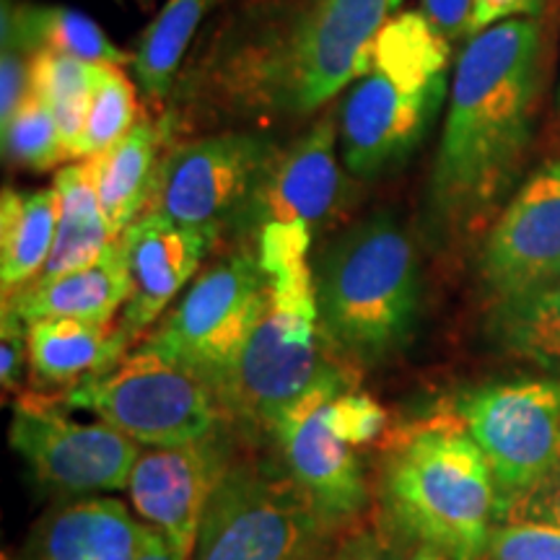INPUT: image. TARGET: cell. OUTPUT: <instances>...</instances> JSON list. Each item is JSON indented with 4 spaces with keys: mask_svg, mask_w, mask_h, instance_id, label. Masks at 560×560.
I'll use <instances>...</instances> for the list:
<instances>
[{
    "mask_svg": "<svg viewBox=\"0 0 560 560\" xmlns=\"http://www.w3.org/2000/svg\"><path fill=\"white\" fill-rule=\"evenodd\" d=\"M402 0H229L179 75L177 122H276L314 115L361 75Z\"/></svg>",
    "mask_w": 560,
    "mask_h": 560,
    "instance_id": "obj_1",
    "label": "cell"
},
{
    "mask_svg": "<svg viewBox=\"0 0 560 560\" xmlns=\"http://www.w3.org/2000/svg\"><path fill=\"white\" fill-rule=\"evenodd\" d=\"M540 50L537 19L490 26L462 50L431 172V206L446 226L486 213L520 170L540 91Z\"/></svg>",
    "mask_w": 560,
    "mask_h": 560,
    "instance_id": "obj_2",
    "label": "cell"
},
{
    "mask_svg": "<svg viewBox=\"0 0 560 560\" xmlns=\"http://www.w3.org/2000/svg\"><path fill=\"white\" fill-rule=\"evenodd\" d=\"M450 45L423 11H400L382 26L338 115L348 174L384 177L416 153L452 89Z\"/></svg>",
    "mask_w": 560,
    "mask_h": 560,
    "instance_id": "obj_3",
    "label": "cell"
},
{
    "mask_svg": "<svg viewBox=\"0 0 560 560\" xmlns=\"http://www.w3.org/2000/svg\"><path fill=\"white\" fill-rule=\"evenodd\" d=\"M268 276V304L244 342L219 400L234 416L265 431L296 397L332 366L319 325L317 285L310 262L312 231L265 226L255 236Z\"/></svg>",
    "mask_w": 560,
    "mask_h": 560,
    "instance_id": "obj_4",
    "label": "cell"
},
{
    "mask_svg": "<svg viewBox=\"0 0 560 560\" xmlns=\"http://www.w3.org/2000/svg\"><path fill=\"white\" fill-rule=\"evenodd\" d=\"M314 285L322 332L346 359L382 363L416 332L418 249L392 213H374L342 231L319 257Z\"/></svg>",
    "mask_w": 560,
    "mask_h": 560,
    "instance_id": "obj_5",
    "label": "cell"
},
{
    "mask_svg": "<svg viewBox=\"0 0 560 560\" xmlns=\"http://www.w3.org/2000/svg\"><path fill=\"white\" fill-rule=\"evenodd\" d=\"M382 503L397 535L452 560H480L495 522V482L457 416L420 423L382 472Z\"/></svg>",
    "mask_w": 560,
    "mask_h": 560,
    "instance_id": "obj_6",
    "label": "cell"
},
{
    "mask_svg": "<svg viewBox=\"0 0 560 560\" xmlns=\"http://www.w3.org/2000/svg\"><path fill=\"white\" fill-rule=\"evenodd\" d=\"M62 402L94 412L151 450L206 439L221 429L226 416L219 395L198 371L145 342L107 374L70 387Z\"/></svg>",
    "mask_w": 560,
    "mask_h": 560,
    "instance_id": "obj_7",
    "label": "cell"
},
{
    "mask_svg": "<svg viewBox=\"0 0 560 560\" xmlns=\"http://www.w3.org/2000/svg\"><path fill=\"white\" fill-rule=\"evenodd\" d=\"M327 524L280 465L231 462L202 516L195 560H310Z\"/></svg>",
    "mask_w": 560,
    "mask_h": 560,
    "instance_id": "obj_8",
    "label": "cell"
},
{
    "mask_svg": "<svg viewBox=\"0 0 560 560\" xmlns=\"http://www.w3.org/2000/svg\"><path fill=\"white\" fill-rule=\"evenodd\" d=\"M268 304V276L257 255L240 252L210 265L143 342L172 355L219 395Z\"/></svg>",
    "mask_w": 560,
    "mask_h": 560,
    "instance_id": "obj_9",
    "label": "cell"
},
{
    "mask_svg": "<svg viewBox=\"0 0 560 560\" xmlns=\"http://www.w3.org/2000/svg\"><path fill=\"white\" fill-rule=\"evenodd\" d=\"M462 420L495 482V522L532 493L560 452V380L486 384L459 397Z\"/></svg>",
    "mask_w": 560,
    "mask_h": 560,
    "instance_id": "obj_10",
    "label": "cell"
},
{
    "mask_svg": "<svg viewBox=\"0 0 560 560\" xmlns=\"http://www.w3.org/2000/svg\"><path fill=\"white\" fill-rule=\"evenodd\" d=\"M276 153V140L257 130L213 132L172 145L161 156L145 213H161L219 240L234 229Z\"/></svg>",
    "mask_w": 560,
    "mask_h": 560,
    "instance_id": "obj_11",
    "label": "cell"
},
{
    "mask_svg": "<svg viewBox=\"0 0 560 560\" xmlns=\"http://www.w3.org/2000/svg\"><path fill=\"white\" fill-rule=\"evenodd\" d=\"M9 441L42 486L68 495L125 490L143 454L138 441L115 425L75 420L39 397L16 402Z\"/></svg>",
    "mask_w": 560,
    "mask_h": 560,
    "instance_id": "obj_12",
    "label": "cell"
},
{
    "mask_svg": "<svg viewBox=\"0 0 560 560\" xmlns=\"http://www.w3.org/2000/svg\"><path fill=\"white\" fill-rule=\"evenodd\" d=\"M346 387L350 376L332 363L268 429L280 467L330 524L361 514L369 501L355 450L327 423V402Z\"/></svg>",
    "mask_w": 560,
    "mask_h": 560,
    "instance_id": "obj_13",
    "label": "cell"
},
{
    "mask_svg": "<svg viewBox=\"0 0 560 560\" xmlns=\"http://www.w3.org/2000/svg\"><path fill=\"white\" fill-rule=\"evenodd\" d=\"M231 462L229 439L219 429L192 444L143 452L132 467L128 490L136 514L179 560H192L202 516Z\"/></svg>",
    "mask_w": 560,
    "mask_h": 560,
    "instance_id": "obj_14",
    "label": "cell"
},
{
    "mask_svg": "<svg viewBox=\"0 0 560 560\" xmlns=\"http://www.w3.org/2000/svg\"><path fill=\"white\" fill-rule=\"evenodd\" d=\"M338 151V122L327 115L289 149H278L231 231L257 236L265 226H304L314 234L330 223L346 198Z\"/></svg>",
    "mask_w": 560,
    "mask_h": 560,
    "instance_id": "obj_15",
    "label": "cell"
},
{
    "mask_svg": "<svg viewBox=\"0 0 560 560\" xmlns=\"http://www.w3.org/2000/svg\"><path fill=\"white\" fill-rule=\"evenodd\" d=\"M560 272V164H545L520 187L490 229L480 276L503 299Z\"/></svg>",
    "mask_w": 560,
    "mask_h": 560,
    "instance_id": "obj_16",
    "label": "cell"
},
{
    "mask_svg": "<svg viewBox=\"0 0 560 560\" xmlns=\"http://www.w3.org/2000/svg\"><path fill=\"white\" fill-rule=\"evenodd\" d=\"M120 242L130 272V299L120 325L136 340L164 317L174 296L198 276L215 236L182 226L161 213H143L122 231Z\"/></svg>",
    "mask_w": 560,
    "mask_h": 560,
    "instance_id": "obj_17",
    "label": "cell"
},
{
    "mask_svg": "<svg viewBox=\"0 0 560 560\" xmlns=\"http://www.w3.org/2000/svg\"><path fill=\"white\" fill-rule=\"evenodd\" d=\"M140 532L122 501H73L42 516L24 560H136Z\"/></svg>",
    "mask_w": 560,
    "mask_h": 560,
    "instance_id": "obj_18",
    "label": "cell"
},
{
    "mask_svg": "<svg viewBox=\"0 0 560 560\" xmlns=\"http://www.w3.org/2000/svg\"><path fill=\"white\" fill-rule=\"evenodd\" d=\"M130 299V272L120 236L102 260L58 278H37L11 296H3L26 325L50 317L115 322Z\"/></svg>",
    "mask_w": 560,
    "mask_h": 560,
    "instance_id": "obj_19",
    "label": "cell"
},
{
    "mask_svg": "<svg viewBox=\"0 0 560 560\" xmlns=\"http://www.w3.org/2000/svg\"><path fill=\"white\" fill-rule=\"evenodd\" d=\"M130 342L120 322L37 319L30 325V366L45 387H79L115 369L128 355Z\"/></svg>",
    "mask_w": 560,
    "mask_h": 560,
    "instance_id": "obj_20",
    "label": "cell"
},
{
    "mask_svg": "<svg viewBox=\"0 0 560 560\" xmlns=\"http://www.w3.org/2000/svg\"><path fill=\"white\" fill-rule=\"evenodd\" d=\"M55 192H58L60 206L58 236L39 278H58L89 268L102 260L112 242H117L102 208L94 159L62 166L55 177Z\"/></svg>",
    "mask_w": 560,
    "mask_h": 560,
    "instance_id": "obj_21",
    "label": "cell"
},
{
    "mask_svg": "<svg viewBox=\"0 0 560 560\" xmlns=\"http://www.w3.org/2000/svg\"><path fill=\"white\" fill-rule=\"evenodd\" d=\"M166 140L164 125L136 122L120 143L91 156L96 161V185L112 234L120 236L151 206L159 174V149Z\"/></svg>",
    "mask_w": 560,
    "mask_h": 560,
    "instance_id": "obj_22",
    "label": "cell"
},
{
    "mask_svg": "<svg viewBox=\"0 0 560 560\" xmlns=\"http://www.w3.org/2000/svg\"><path fill=\"white\" fill-rule=\"evenodd\" d=\"M488 335L503 353L560 376V272L495 299Z\"/></svg>",
    "mask_w": 560,
    "mask_h": 560,
    "instance_id": "obj_23",
    "label": "cell"
},
{
    "mask_svg": "<svg viewBox=\"0 0 560 560\" xmlns=\"http://www.w3.org/2000/svg\"><path fill=\"white\" fill-rule=\"evenodd\" d=\"M58 192H19L5 187L0 198V283L11 296L37 280L58 236Z\"/></svg>",
    "mask_w": 560,
    "mask_h": 560,
    "instance_id": "obj_24",
    "label": "cell"
},
{
    "mask_svg": "<svg viewBox=\"0 0 560 560\" xmlns=\"http://www.w3.org/2000/svg\"><path fill=\"white\" fill-rule=\"evenodd\" d=\"M3 30L11 32L32 58L42 50H50L112 66H128L136 60V55L117 47L94 19L66 5H11V0H3Z\"/></svg>",
    "mask_w": 560,
    "mask_h": 560,
    "instance_id": "obj_25",
    "label": "cell"
},
{
    "mask_svg": "<svg viewBox=\"0 0 560 560\" xmlns=\"http://www.w3.org/2000/svg\"><path fill=\"white\" fill-rule=\"evenodd\" d=\"M221 3L223 0H166L164 9L140 34L132 68L140 91L151 104L170 102L187 50Z\"/></svg>",
    "mask_w": 560,
    "mask_h": 560,
    "instance_id": "obj_26",
    "label": "cell"
},
{
    "mask_svg": "<svg viewBox=\"0 0 560 560\" xmlns=\"http://www.w3.org/2000/svg\"><path fill=\"white\" fill-rule=\"evenodd\" d=\"M30 86L50 107L68 159H75V149H79L89 115L91 62L70 58V55L42 50L32 58Z\"/></svg>",
    "mask_w": 560,
    "mask_h": 560,
    "instance_id": "obj_27",
    "label": "cell"
},
{
    "mask_svg": "<svg viewBox=\"0 0 560 560\" xmlns=\"http://www.w3.org/2000/svg\"><path fill=\"white\" fill-rule=\"evenodd\" d=\"M136 89L120 66L91 62V100L86 128L75 149V159H91L120 143L136 125Z\"/></svg>",
    "mask_w": 560,
    "mask_h": 560,
    "instance_id": "obj_28",
    "label": "cell"
},
{
    "mask_svg": "<svg viewBox=\"0 0 560 560\" xmlns=\"http://www.w3.org/2000/svg\"><path fill=\"white\" fill-rule=\"evenodd\" d=\"M0 130H3V153L13 164L32 172H50L62 161H70L50 107L32 86L21 107L13 112L9 122L0 125Z\"/></svg>",
    "mask_w": 560,
    "mask_h": 560,
    "instance_id": "obj_29",
    "label": "cell"
},
{
    "mask_svg": "<svg viewBox=\"0 0 560 560\" xmlns=\"http://www.w3.org/2000/svg\"><path fill=\"white\" fill-rule=\"evenodd\" d=\"M490 560H560V527L545 522H499L488 537Z\"/></svg>",
    "mask_w": 560,
    "mask_h": 560,
    "instance_id": "obj_30",
    "label": "cell"
},
{
    "mask_svg": "<svg viewBox=\"0 0 560 560\" xmlns=\"http://www.w3.org/2000/svg\"><path fill=\"white\" fill-rule=\"evenodd\" d=\"M327 423L346 444L359 450L382 436L387 412L366 392L346 387L327 402Z\"/></svg>",
    "mask_w": 560,
    "mask_h": 560,
    "instance_id": "obj_31",
    "label": "cell"
},
{
    "mask_svg": "<svg viewBox=\"0 0 560 560\" xmlns=\"http://www.w3.org/2000/svg\"><path fill=\"white\" fill-rule=\"evenodd\" d=\"M0 125L9 122L13 112L30 94L32 83V55L3 30V52H0Z\"/></svg>",
    "mask_w": 560,
    "mask_h": 560,
    "instance_id": "obj_32",
    "label": "cell"
},
{
    "mask_svg": "<svg viewBox=\"0 0 560 560\" xmlns=\"http://www.w3.org/2000/svg\"><path fill=\"white\" fill-rule=\"evenodd\" d=\"M26 361H30V325L21 319V314L9 301H3V314H0V384H3V392L19 387Z\"/></svg>",
    "mask_w": 560,
    "mask_h": 560,
    "instance_id": "obj_33",
    "label": "cell"
},
{
    "mask_svg": "<svg viewBox=\"0 0 560 560\" xmlns=\"http://www.w3.org/2000/svg\"><path fill=\"white\" fill-rule=\"evenodd\" d=\"M499 522H545L560 527V452L540 486L516 501Z\"/></svg>",
    "mask_w": 560,
    "mask_h": 560,
    "instance_id": "obj_34",
    "label": "cell"
},
{
    "mask_svg": "<svg viewBox=\"0 0 560 560\" xmlns=\"http://www.w3.org/2000/svg\"><path fill=\"white\" fill-rule=\"evenodd\" d=\"M335 560H405V552L395 535L382 527H363L342 540Z\"/></svg>",
    "mask_w": 560,
    "mask_h": 560,
    "instance_id": "obj_35",
    "label": "cell"
},
{
    "mask_svg": "<svg viewBox=\"0 0 560 560\" xmlns=\"http://www.w3.org/2000/svg\"><path fill=\"white\" fill-rule=\"evenodd\" d=\"M420 11L431 19V24L450 42L470 34L472 0H423V9Z\"/></svg>",
    "mask_w": 560,
    "mask_h": 560,
    "instance_id": "obj_36",
    "label": "cell"
},
{
    "mask_svg": "<svg viewBox=\"0 0 560 560\" xmlns=\"http://www.w3.org/2000/svg\"><path fill=\"white\" fill-rule=\"evenodd\" d=\"M514 16H524V0H472L470 34L467 37H475V34Z\"/></svg>",
    "mask_w": 560,
    "mask_h": 560,
    "instance_id": "obj_37",
    "label": "cell"
},
{
    "mask_svg": "<svg viewBox=\"0 0 560 560\" xmlns=\"http://www.w3.org/2000/svg\"><path fill=\"white\" fill-rule=\"evenodd\" d=\"M136 560H179V558H177V552L172 550V545L166 542L156 529L149 527V524H143Z\"/></svg>",
    "mask_w": 560,
    "mask_h": 560,
    "instance_id": "obj_38",
    "label": "cell"
},
{
    "mask_svg": "<svg viewBox=\"0 0 560 560\" xmlns=\"http://www.w3.org/2000/svg\"><path fill=\"white\" fill-rule=\"evenodd\" d=\"M410 560H452L446 552H441L439 548H433V545H425V542H418V548L412 550Z\"/></svg>",
    "mask_w": 560,
    "mask_h": 560,
    "instance_id": "obj_39",
    "label": "cell"
},
{
    "mask_svg": "<svg viewBox=\"0 0 560 560\" xmlns=\"http://www.w3.org/2000/svg\"><path fill=\"white\" fill-rule=\"evenodd\" d=\"M545 9V0H524V16L535 19Z\"/></svg>",
    "mask_w": 560,
    "mask_h": 560,
    "instance_id": "obj_40",
    "label": "cell"
},
{
    "mask_svg": "<svg viewBox=\"0 0 560 560\" xmlns=\"http://www.w3.org/2000/svg\"><path fill=\"white\" fill-rule=\"evenodd\" d=\"M136 3H140V5H143V9H149V5L153 3V0H136Z\"/></svg>",
    "mask_w": 560,
    "mask_h": 560,
    "instance_id": "obj_41",
    "label": "cell"
},
{
    "mask_svg": "<svg viewBox=\"0 0 560 560\" xmlns=\"http://www.w3.org/2000/svg\"><path fill=\"white\" fill-rule=\"evenodd\" d=\"M3 560H11V556H9V552H3Z\"/></svg>",
    "mask_w": 560,
    "mask_h": 560,
    "instance_id": "obj_42",
    "label": "cell"
}]
</instances>
